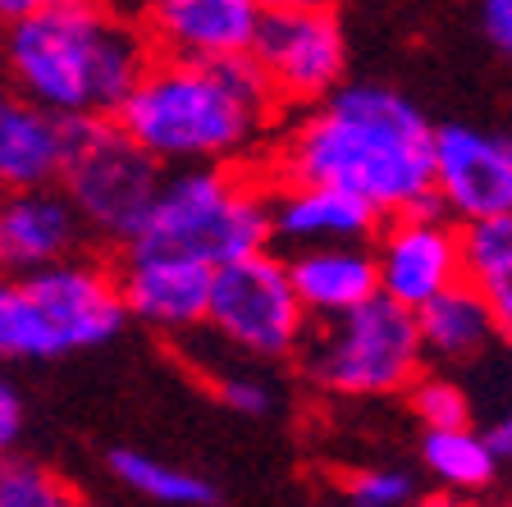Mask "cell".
Listing matches in <instances>:
<instances>
[{
	"label": "cell",
	"instance_id": "obj_1",
	"mask_svg": "<svg viewBox=\"0 0 512 507\" xmlns=\"http://www.w3.org/2000/svg\"><path fill=\"white\" fill-rule=\"evenodd\" d=\"M435 128L403 92L380 83H343L270 142L266 179L334 183L384 215L435 206L430 192Z\"/></svg>",
	"mask_w": 512,
	"mask_h": 507
},
{
	"label": "cell",
	"instance_id": "obj_2",
	"mask_svg": "<svg viewBox=\"0 0 512 507\" xmlns=\"http://www.w3.org/2000/svg\"><path fill=\"white\" fill-rule=\"evenodd\" d=\"M279 101L252 55L174 60L151 55L115 119L156 165H261Z\"/></svg>",
	"mask_w": 512,
	"mask_h": 507
},
{
	"label": "cell",
	"instance_id": "obj_3",
	"mask_svg": "<svg viewBox=\"0 0 512 507\" xmlns=\"http://www.w3.org/2000/svg\"><path fill=\"white\" fill-rule=\"evenodd\" d=\"M10 83L64 119H110L147 69L142 28L115 0H64L5 28Z\"/></svg>",
	"mask_w": 512,
	"mask_h": 507
},
{
	"label": "cell",
	"instance_id": "obj_4",
	"mask_svg": "<svg viewBox=\"0 0 512 507\" xmlns=\"http://www.w3.org/2000/svg\"><path fill=\"white\" fill-rule=\"evenodd\" d=\"M266 169L188 165L165 169L147 224L124 252H170L206 265H229L270 247Z\"/></svg>",
	"mask_w": 512,
	"mask_h": 507
},
{
	"label": "cell",
	"instance_id": "obj_5",
	"mask_svg": "<svg viewBox=\"0 0 512 507\" xmlns=\"http://www.w3.org/2000/svg\"><path fill=\"white\" fill-rule=\"evenodd\" d=\"M124 320L115 270L83 252L28 275H5V361H55L101 348Z\"/></svg>",
	"mask_w": 512,
	"mask_h": 507
},
{
	"label": "cell",
	"instance_id": "obj_6",
	"mask_svg": "<svg viewBox=\"0 0 512 507\" xmlns=\"http://www.w3.org/2000/svg\"><path fill=\"white\" fill-rule=\"evenodd\" d=\"M298 366L334 398H389L426 370L416 311L375 293L371 302L330 320H311L298 343Z\"/></svg>",
	"mask_w": 512,
	"mask_h": 507
},
{
	"label": "cell",
	"instance_id": "obj_7",
	"mask_svg": "<svg viewBox=\"0 0 512 507\" xmlns=\"http://www.w3.org/2000/svg\"><path fill=\"white\" fill-rule=\"evenodd\" d=\"M160 183L165 165H156L115 119H74V147L64 160L60 188L92 238L133 243L156 206Z\"/></svg>",
	"mask_w": 512,
	"mask_h": 507
},
{
	"label": "cell",
	"instance_id": "obj_8",
	"mask_svg": "<svg viewBox=\"0 0 512 507\" xmlns=\"http://www.w3.org/2000/svg\"><path fill=\"white\" fill-rule=\"evenodd\" d=\"M206 329L224 348L243 352L252 361L293 357L307 338L311 316L302 311L298 293L288 284V265L279 252L261 247L229 265H215Z\"/></svg>",
	"mask_w": 512,
	"mask_h": 507
},
{
	"label": "cell",
	"instance_id": "obj_9",
	"mask_svg": "<svg viewBox=\"0 0 512 507\" xmlns=\"http://www.w3.org/2000/svg\"><path fill=\"white\" fill-rule=\"evenodd\" d=\"M252 64L279 106H316L348 78V32L334 10H266Z\"/></svg>",
	"mask_w": 512,
	"mask_h": 507
},
{
	"label": "cell",
	"instance_id": "obj_10",
	"mask_svg": "<svg viewBox=\"0 0 512 507\" xmlns=\"http://www.w3.org/2000/svg\"><path fill=\"white\" fill-rule=\"evenodd\" d=\"M371 261L380 297L416 311L430 297L462 279V233L458 220H448L439 206L384 215L371 233Z\"/></svg>",
	"mask_w": 512,
	"mask_h": 507
},
{
	"label": "cell",
	"instance_id": "obj_11",
	"mask_svg": "<svg viewBox=\"0 0 512 507\" xmlns=\"http://www.w3.org/2000/svg\"><path fill=\"white\" fill-rule=\"evenodd\" d=\"M430 192L439 211L458 224L512 211V142L467 124L435 128Z\"/></svg>",
	"mask_w": 512,
	"mask_h": 507
},
{
	"label": "cell",
	"instance_id": "obj_12",
	"mask_svg": "<svg viewBox=\"0 0 512 507\" xmlns=\"http://www.w3.org/2000/svg\"><path fill=\"white\" fill-rule=\"evenodd\" d=\"M115 279L128 320H142L174 338L206 325L215 265L170 252H124Z\"/></svg>",
	"mask_w": 512,
	"mask_h": 507
},
{
	"label": "cell",
	"instance_id": "obj_13",
	"mask_svg": "<svg viewBox=\"0 0 512 507\" xmlns=\"http://www.w3.org/2000/svg\"><path fill=\"white\" fill-rule=\"evenodd\" d=\"M147 42L174 60H238L252 55L256 32L266 23L261 0H151Z\"/></svg>",
	"mask_w": 512,
	"mask_h": 507
},
{
	"label": "cell",
	"instance_id": "obj_14",
	"mask_svg": "<svg viewBox=\"0 0 512 507\" xmlns=\"http://www.w3.org/2000/svg\"><path fill=\"white\" fill-rule=\"evenodd\" d=\"M266 215H270V247L298 252V247L325 243H371L380 229V211L357 192L334 183H298V179H266Z\"/></svg>",
	"mask_w": 512,
	"mask_h": 507
},
{
	"label": "cell",
	"instance_id": "obj_15",
	"mask_svg": "<svg viewBox=\"0 0 512 507\" xmlns=\"http://www.w3.org/2000/svg\"><path fill=\"white\" fill-rule=\"evenodd\" d=\"M87 243V224L60 183L0 192V265L10 275H28L42 265L69 261Z\"/></svg>",
	"mask_w": 512,
	"mask_h": 507
},
{
	"label": "cell",
	"instance_id": "obj_16",
	"mask_svg": "<svg viewBox=\"0 0 512 507\" xmlns=\"http://www.w3.org/2000/svg\"><path fill=\"white\" fill-rule=\"evenodd\" d=\"M74 147V119L37 106L19 87H0V192L60 183Z\"/></svg>",
	"mask_w": 512,
	"mask_h": 507
},
{
	"label": "cell",
	"instance_id": "obj_17",
	"mask_svg": "<svg viewBox=\"0 0 512 507\" xmlns=\"http://www.w3.org/2000/svg\"><path fill=\"white\" fill-rule=\"evenodd\" d=\"M288 284L298 293L302 311L311 320H330L343 311L371 302L375 288V261L371 243H325V247H298L284 252Z\"/></svg>",
	"mask_w": 512,
	"mask_h": 507
},
{
	"label": "cell",
	"instance_id": "obj_18",
	"mask_svg": "<svg viewBox=\"0 0 512 507\" xmlns=\"http://www.w3.org/2000/svg\"><path fill=\"white\" fill-rule=\"evenodd\" d=\"M416 329H421L426 357L435 361H471L480 352H490L494 338H503L490 302L467 279H458L453 288L430 297L426 307H416Z\"/></svg>",
	"mask_w": 512,
	"mask_h": 507
},
{
	"label": "cell",
	"instance_id": "obj_19",
	"mask_svg": "<svg viewBox=\"0 0 512 507\" xmlns=\"http://www.w3.org/2000/svg\"><path fill=\"white\" fill-rule=\"evenodd\" d=\"M421 466L430 471L439 494H458V498L490 494L503 476V462L494 457L485 430H471V421L439 425V430L421 434Z\"/></svg>",
	"mask_w": 512,
	"mask_h": 507
},
{
	"label": "cell",
	"instance_id": "obj_20",
	"mask_svg": "<svg viewBox=\"0 0 512 507\" xmlns=\"http://www.w3.org/2000/svg\"><path fill=\"white\" fill-rule=\"evenodd\" d=\"M462 233V279L490 302L499 334L512 343V211L480 215L458 224Z\"/></svg>",
	"mask_w": 512,
	"mask_h": 507
},
{
	"label": "cell",
	"instance_id": "obj_21",
	"mask_svg": "<svg viewBox=\"0 0 512 507\" xmlns=\"http://www.w3.org/2000/svg\"><path fill=\"white\" fill-rule=\"evenodd\" d=\"M110 471L124 489H133L138 498H151L160 507H211L215 503V485L188 466H174L156 453L142 448H115L110 453Z\"/></svg>",
	"mask_w": 512,
	"mask_h": 507
},
{
	"label": "cell",
	"instance_id": "obj_22",
	"mask_svg": "<svg viewBox=\"0 0 512 507\" xmlns=\"http://www.w3.org/2000/svg\"><path fill=\"white\" fill-rule=\"evenodd\" d=\"M234 361H215V357H192V370L206 380V389L215 393V398L229 407V412L238 416H270L279 407V389L270 375H261L256 370L252 357H243V352H229Z\"/></svg>",
	"mask_w": 512,
	"mask_h": 507
},
{
	"label": "cell",
	"instance_id": "obj_23",
	"mask_svg": "<svg viewBox=\"0 0 512 507\" xmlns=\"http://www.w3.org/2000/svg\"><path fill=\"white\" fill-rule=\"evenodd\" d=\"M0 507H83V498L32 457H0Z\"/></svg>",
	"mask_w": 512,
	"mask_h": 507
},
{
	"label": "cell",
	"instance_id": "obj_24",
	"mask_svg": "<svg viewBox=\"0 0 512 507\" xmlns=\"http://www.w3.org/2000/svg\"><path fill=\"white\" fill-rule=\"evenodd\" d=\"M407 407L416 412V421L426 430H439V425H467L471 421V398L458 380H448L439 370H421L412 384H407Z\"/></svg>",
	"mask_w": 512,
	"mask_h": 507
},
{
	"label": "cell",
	"instance_id": "obj_25",
	"mask_svg": "<svg viewBox=\"0 0 512 507\" xmlns=\"http://www.w3.org/2000/svg\"><path fill=\"white\" fill-rule=\"evenodd\" d=\"M416 480L403 466H362L348 476V507H412Z\"/></svg>",
	"mask_w": 512,
	"mask_h": 507
},
{
	"label": "cell",
	"instance_id": "obj_26",
	"mask_svg": "<svg viewBox=\"0 0 512 507\" xmlns=\"http://www.w3.org/2000/svg\"><path fill=\"white\" fill-rule=\"evenodd\" d=\"M480 28L485 42L512 64V0H480Z\"/></svg>",
	"mask_w": 512,
	"mask_h": 507
},
{
	"label": "cell",
	"instance_id": "obj_27",
	"mask_svg": "<svg viewBox=\"0 0 512 507\" xmlns=\"http://www.w3.org/2000/svg\"><path fill=\"white\" fill-rule=\"evenodd\" d=\"M23 439V398L5 375H0V457L14 453Z\"/></svg>",
	"mask_w": 512,
	"mask_h": 507
},
{
	"label": "cell",
	"instance_id": "obj_28",
	"mask_svg": "<svg viewBox=\"0 0 512 507\" xmlns=\"http://www.w3.org/2000/svg\"><path fill=\"white\" fill-rule=\"evenodd\" d=\"M485 439H490L494 457H499L503 466H512V402H508V407H503V412L490 421V430H485Z\"/></svg>",
	"mask_w": 512,
	"mask_h": 507
},
{
	"label": "cell",
	"instance_id": "obj_29",
	"mask_svg": "<svg viewBox=\"0 0 512 507\" xmlns=\"http://www.w3.org/2000/svg\"><path fill=\"white\" fill-rule=\"evenodd\" d=\"M51 5H64V0H0V28H10L19 19H32V14L51 10Z\"/></svg>",
	"mask_w": 512,
	"mask_h": 507
},
{
	"label": "cell",
	"instance_id": "obj_30",
	"mask_svg": "<svg viewBox=\"0 0 512 507\" xmlns=\"http://www.w3.org/2000/svg\"><path fill=\"white\" fill-rule=\"evenodd\" d=\"M266 10H334L339 0H261Z\"/></svg>",
	"mask_w": 512,
	"mask_h": 507
},
{
	"label": "cell",
	"instance_id": "obj_31",
	"mask_svg": "<svg viewBox=\"0 0 512 507\" xmlns=\"http://www.w3.org/2000/svg\"><path fill=\"white\" fill-rule=\"evenodd\" d=\"M412 507H476V503H471V498H458V494H439V498H426V503L416 498Z\"/></svg>",
	"mask_w": 512,
	"mask_h": 507
},
{
	"label": "cell",
	"instance_id": "obj_32",
	"mask_svg": "<svg viewBox=\"0 0 512 507\" xmlns=\"http://www.w3.org/2000/svg\"><path fill=\"white\" fill-rule=\"evenodd\" d=\"M115 5H124V10H147L151 0H115Z\"/></svg>",
	"mask_w": 512,
	"mask_h": 507
},
{
	"label": "cell",
	"instance_id": "obj_33",
	"mask_svg": "<svg viewBox=\"0 0 512 507\" xmlns=\"http://www.w3.org/2000/svg\"><path fill=\"white\" fill-rule=\"evenodd\" d=\"M490 507H512V503H490Z\"/></svg>",
	"mask_w": 512,
	"mask_h": 507
},
{
	"label": "cell",
	"instance_id": "obj_34",
	"mask_svg": "<svg viewBox=\"0 0 512 507\" xmlns=\"http://www.w3.org/2000/svg\"><path fill=\"white\" fill-rule=\"evenodd\" d=\"M0 275H5V265H0Z\"/></svg>",
	"mask_w": 512,
	"mask_h": 507
},
{
	"label": "cell",
	"instance_id": "obj_35",
	"mask_svg": "<svg viewBox=\"0 0 512 507\" xmlns=\"http://www.w3.org/2000/svg\"><path fill=\"white\" fill-rule=\"evenodd\" d=\"M83 507H87V503H83Z\"/></svg>",
	"mask_w": 512,
	"mask_h": 507
}]
</instances>
